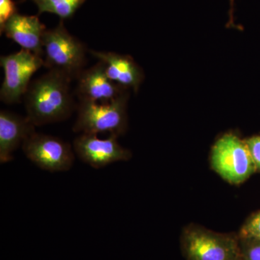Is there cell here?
Here are the masks:
<instances>
[{
	"mask_svg": "<svg viewBox=\"0 0 260 260\" xmlns=\"http://www.w3.org/2000/svg\"><path fill=\"white\" fill-rule=\"evenodd\" d=\"M71 82L60 73L49 70L30 83L24 100L27 118L34 126L64 120L77 109Z\"/></svg>",
	"mask_w": 260,
	"mask_h": 260,
	"instance_id": "1",
	"label": "cell"
},
{
	"mask_svg": "<svg viewBox=\"0 0 260 260\" xmlns=\"http://www.w3.org/2000/svg\"><path fill=\"white\" fill-rule=\"evenodd\" d=\"M35 126L27 116L8 112H0V162L11 161L13 153L35 133Z\"/></svg>",
	"mask_w": 260,
	"mask_h": 260,
	"instance_id": "12",
	"label": "cell"
},
{
	"mask_svg": "<svg viewBox=\"0 0 260 260\" xmlns=\"http://www.w3.org/2000/svg\"><path fill=\"white\" fill-rule=\"evenodd\" d=\"M39 9V14L54 13L61 19L71 18L85 0H31Z\"/></svg>",
	"mask_w": 260,
	"mask_h": 260,
	"instance_id": "13",
	"label": "cell"
},
{
	"mask_svg": "<svg viewBox=\"0 0 260 260\" xmlns=\"http://www.w3.org/2000/svg\"><path fill=\"white\" fill-rule=\"evenodd\" d=\"M240 239L242 260H260V240Z\"/></svg>",
	"mask_w": 260,
	"mask_h": 260,
	"instance_id": "15",
	"label": "cell"
},
{
	"mask_svg": "<svg viewBox=\"0 0 260 260\" xmlns=\"http://www.w3.org/2000/svg\"><path fill=\"white\" fill-rule=\"evenodd\" d=\"M118 138L109 135L107 139H100L98 135L81 134L73 142V150L82 161L94 169L129 160L132 158L131 151L118 143Z\"/></svg>",
	"mask_w": 260,
	"mask_h": 260,
	"instance_id": "8",
	"label": "cell"
},
{
	"mask_svg": "<svg viewBox=\"0 0 260 260\" xmlns=\"http://www.w3.org/2000/svg\"><path fill=\"white\" fill-rule=\"evenodd\" d=\"M44 67L60 73L73 80L78 79L86 64V46L72 35L64 24L47 29L43 37Z\"/></svg>",
	"mask_w": 260,
	"mask_h": 260,
	"instance_id": "3",
	"label": "cell"
},
{
	"mask_svg": "<svg viewBox=\"0 0 260 260\" xmlns=\"http://www.w3.org/2000/svg\"><path fill=\"white\" fill-rule=\"evenodd\" d=\"M17 13L16 5L13 0H0V32L5 24Z\"/></svg>",
	"mask_w": 260,
	"mask_h": 260,
	"instance_id": "16",
	"label": "cell"
},
{
	"mask_svg": "<svg viewBox=\"0 0 260 260\" xmlns=\"http://www.w3.org/2000/svg\"><path fill=\"white\" fill-rule=\"evenodd\" d=\"M44 64L42 57L25 49H22L9 55L2 56L0 65L5 73L0 90L2 102L6 104L21 102L31 83L32 75Z\"/></svg>",
	"mask_w": 260,
	"mask_h": 260,
	"instance_id": "6",
	"label": "cell"
},
{
	"mask_svg": "<svg viewBox=\"0 0 260 260\" xmlns=\"http://www.w3.org/2000/svg\"><path fill=\"white\" fill-rule=\"evenodd\" d=\"M239 238L260 240V210L251 215L241 227Z\"/></svg>",
	"mask_w": 260,
	"mask_h": 260,
	"instance_id": "14",
	"label": "cell"
},
{
	"mask_svg": "<svg viewBox=\"0 0 260 260\" xmlns=\"http://www.w3.org/2000/svg\"></svg>",
	"mask_w": 260,
	"mask_h": 260,
	"instance_id": "18",
	"label": "cell"
},
{
	"mask_svg": "<svg viewBox=\"0 0 260 260\" xmlns=\"http://www.w3.org/2000/svg\"><path fill=\"white\" fill-rule=\"evenodd\" d=\"M181 249L186 260H242L236 233H218L190 224L181 233Z\"/></svg>",
	"mask_w": 260,
	"mask_h": 260,
	"instance_id": "2",
	"label": "cell"
},
{
	"mask_svg": "<svg viewBox=\"0 0 260 260\" xmlns=\"http://www.w3.org/2000/svg\"><path fill=\"white\" fill-rule=\"evenodd\" d=\"M94 57L105 65L106 73L114 83L137 93L144 79L143 70L131 56L112 51L89 50Z\"/></svg>",
	"mask_w": 260,
	"mask_h": 260,
	"instance_id": "10",
	"label": "cell"
},
{
	"mask_svg": "<svg viewBox=\"0 0 260 260\" xmlns=\"http://www.w3.org/2000/svg\"><path fill=\"white\" fill-rule=\"evenodd\" d=\"M47 30L38 16L16 14L5 24L1 34L19 44L22 49L43 58V37Z\"/></svg>",
	"mask_w": 260,
	"mask_h": 260,
	"instance_id": "11",
	"label": "cell"
},
{
	"mask_svg": "<svg viewBox=\"0 0 260 260\" xmlns=\"http://www.w3.org/2000/svg\"><path fill=\"white\" fill-rule=\"evenodd\" d=\"M129 91L109 103L80 101L77 107L78 117L73 131L81 134L109 133L119 137L128 127L127 102Z\"/></svg>",
	"mask_w": 260,
	"mask_h": 260,
	"instance_id": "4",
	"label": "cell"
},
{
	"mask_svg": "<svg viewBox=\"0 0 260 260\" xmlns=\"http://www.w3.org/2000/svg\"><path fill=\"white\" fill-rule=\"evenodd\" d=\"M76 80L78 83L75 94L80 101L104 104L112 102L129 91L108 77L105 65L101 61L91 68L84 70Z\"/></svg>",
	"mask_w": 260,
	"mask_h": 260,
	"instance_id": "9",
	"label": "cell"
},
{
	"mask_svg": "<svg viewBox=\"0 0 260 260\" xmlns=\"http://www.w3.org/2000/svg\"><path fill=\"white\" fill-rule=\"evenodd\" d=\"M245 141L255 165L256 170L260 172V135L251 137Z\"/></svg>",
	"mask_w": 260,
	"mask_h": 260,
	"instance_id": "17",
	"label": "cell"
},
{
	"mask_svg": "<svg viewBox=\"0 0 260 260\" xmlns=\"http://www.w3.org/2000/svg\"><path fill=\"white\" fill-rule=\"evenodd\" d=\"M22 148L25 156L48 172H66L75 161V152L70 143L52 135L32 133Z\"/></svg>",
	"mask_w": 260,
	"mask_h": 260,
	"instance_id": "7",
	"label": "cell"
},
{
	"mask_svg": "<svg viewBox=\"0 0 260 260\" xmlns=\"http://www.w3.org/2000/svg\"><path fill=\"white\" fill-rule=\"evenodd\" d=\"M210 164L222 179L234 185L242 184L256 172L245 140L233 133H225L214 143Z\"/></svg>",
	"mask_w": 260,
	"mask_h": 260,
	"instance_id": "5",
	"label": "cell"
}]
</instances>
